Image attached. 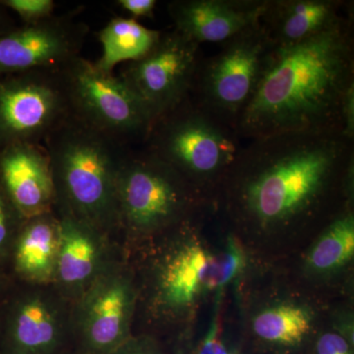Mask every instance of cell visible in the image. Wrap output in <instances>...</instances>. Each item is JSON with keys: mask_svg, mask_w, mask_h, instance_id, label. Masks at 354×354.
<instances>
[{"mask_svg": "<svg viewBox=\"0 0 354 354\" xmlns=\"http://www.w3.org/2000/svg\"><path fill=\"white\" fill-rule=\"evenodd\" d=\"M109 354H169L160 342L146 335H133L120 348Z\"/></svg>", "mask_w": 354, "mask_h": 354, "instance_id": "484cf974", "label": "cell"}, {"mask_svg": "<svg viewBox=\"0 0 354 354\" xmlns=\"http://www.w3.org/2000/svg\"><path fill=\"white\" fill-rule=\"evenodd\" d=\"M69 115L59 69L0 76V149L17 143L44 145Z\"/></svg>", "mask_w": 354, "mask_h": 354, "instance_id": "30bf717a", "label": "cell"}, {"mask_svg": "<svg viewBox=\"0 0 354 354\" xmlns=\"http://www.w3.org/2000/svg\"><path fill=\"white\" fill-rule=\"evenodd\" d=\"M344 0H268L260 24L274 44L298 43L353 18Z\"/></svg>", "mask_w": 354, "mask_h": 354, "instance_id": "e0dca14e", "label": "cell"}, {"mask_svg": "<svg viewBox=\"0 0 354 354\" xmlns=\"http://www.w3.org/2000/svg\"><path fill=\"white\" fill-rule=\"evenodd\" d=\"M59 354H84L81 353V351H79L78 349H76L74 348V346H72V348H67L66 351H62V353Z\"/></svg>", "mask_w": 354, "mask_h": 354, "instance_id": "d6a6232c", "label": "cell"}, {"mask_svg": "<svg viewBox=\"0 0 354 354\" xmlns=\"http://www.w3.org/2000/svg\"><path fill=\"white\" fill-rule=\"evenodd\" d=\"M199 195L155 156L141 147L128 149L116 177V235L122 252L186 223Z\"/></svg>", "mask_w": 354, "mask_h": 354, "instance_id": "5b68a950", "label": "cell"}, {"mask_svg": "<svg viewBox=\"0 0 354 354\" xmlns=\"http://www.w3.org/2000/svg\"><path fill=\"white\" fill-rule=\"evenodd\" d=\"M342 134L354 141V86L348 88L342 104Z\"/></svg>", "mask_w": 354, "mask_h": 354, "instance_id": "f1b7e54d", "label": "cell"}, {"mask_svg": "<svg viewBox=\"0 0 354 354\" xmlns=\"http://www.w3.org/2000/svg\"><path fill=\"white\" fill-rule=\"evenodd\" d=\"M196 354H234L221 339L218 323L214 321L204 339H202Z\"/></svg>", "mask_w": 354, "mask_h": 354, "instance_id": "4316f807", "label": "cell"}, {"mask_svg": "<svg viewBox=\"0 0 354 354\" xmlns=\"http://www.w3.org/2000/svg\"><path fill=\"white\" fill-rule=\"evenodd\" d=\"M200 48L172 28L160 32L141 57L123 65L118 76L141 102L152 125L190 95L202 59Z\"/></svg>", "mask_w": 354, "mask_h": 354, "instance_id": "9c48e42d", "label": "cell"}, {"mask_svg": "<svg viewBox=\"0 0 354 354\" xmlns=\"http://www.w3.org/2000/svg\"><path fill=\"white\" fill-rule=\"evenodd\" d=\"M241 140L234 125L189 95L153 123L140 147L201 193L223 183L242 148Z\"/></svg>", "mask_w": 354, "mask_h": 354, "instance_id": "277c9868", "label": "cell"}, {"mask_svg": "<svg viewBox=\"0 0 354 354\" xmlns=\"http://www.w3.org/2000/svg\"><path fill=\"white\" fill-rule=\"evenodd\" d=\"M2 307L1 354H59L73 346L71 302L55 286L14 283Z\"/></svg>", "mask_w": 354, "mask_h": 354, "instance_id": "8fae6325", "label": "cell"}, {"mask_svg": "<svg viewBox=\"0 0 354 354\" xmlns=\"http://www.w3.org/2000/svg\"><path fill=\"white\" fill-rule=\"evenodd\" d=\"M59 72L70 115L122 145L142 146L152 120L120 77L100 69L82 55Z\"/></svg>", "mask_w": 354, "mask_h": 354, "instance_id": "8992f818", "label": "cell"}, {"mask_svg": "<svg viewBox=\"0 0 354 354\" xmlns=\"http://www.w3.org/2000/svg\"><path fill=\"white\" fill-rule=\"evenodd\" d=\"M151 261L147 305L158 320L184 318L206 293L216 291L215 255L189 237H176Z\"/></svg>", "mask_w": 354, "mask_h": 354, "instance_id": "7c38bea8", "label": "cell"}, {"mask_svg": "<svg viewBox=\"0 0 354 354\" xmlns=\"http://www.w3.org/2000/svg\"><path fill=\"white\" fill-rule=\"evenodd\" d=\"M14 283L13 279L11 278L10 274L3 268H0V299H2L10 288H12Z\"/></svg>", "mask_w": 354, "mask_h": 354, "instance_id": "f546056e", "label": "cell"}, {"mask_svg": "<svg viewBox=\"0 0 354 354\" xmlns=\"http://www.w3.org/2000/svg\"><path fill=\"white\" fill-rule=\"evenodd\" d=\"M7 11L8 10H7L6 7L0 4V36L6 34L7 32L11 31V30L16 27L13 21L11 20V18L7 14Z\"/></svg>", "mask_w": 354, "mask_h": 354, "instance_id": "4dcf8cb0", "label": "cell"}, {"mask_svg": "<svg viewBox=\"0 0 354 354\" xmlns=\"http://www.w3.org/2000/svg\"><path fill=\"white\" fill-rule=\"evenodd\" d=\"M88 31L73 12L16 26L0 36V76L62 68L80 57Z\"/></svg>", "mask_w": 354, "mask_h": 354, "instance_id": "4fadbf2b", "label": "cell"}, {"mask_svg": "<svg viewBox=\"0 0 354 354\" xmlns=\"http://www.w3.org/2000/svg\"><path fill=\"white\" fill-rule=\"evenodd\" d=\"M353 86V17L298 43L272 44L237 132L253 140L342 131V104Z\"/></svg>", "mask_w": 354, "mask_h": 354, "instance_id": "7a4b0ae2", "label": "cell"}, {"mask_svg": "<svg viewBox=\"0 0 354 354\" xmlns=\"http://www.w3.org/2000/svg\"><path fill=\"white\" fill-rule=\"evenodd\" d=\"M245 255L234 237H228L221 252L215 255L216 291L225 290L245 267Z\"/></svg>", "mask_w": 354, "mask_h": 354, "instance_id": "603a6c76", "label": "cell"}, {"mask_svg": "<svg viewBox=\"0 0 354 354\" xmlns=\"http://www.w3.org/2000/svg\"><path fill=\"white\" fill-rule=\"evenodd\" d=\"M160 32L148 29L132 18H113L99 34L101 58L95 62L100 69L113 72L120 64L141 57L156 43Z\"/></svg>", "mask_w": 354, "mask_h": 354, "instance_id": "d6986e66", "label": "cell"}, {"mask_svg": "<svg viewBox=\"0 0 354 354\" xmlns=\"http://www.w3.org/2000/svg\"><path fill=\"white\" fill-rule=\"evenodd\" d=\"M221 44L220 53L200 62L190 95L236 128L272 43L259 23Z\"/></svg>", "mask_w": 354, "mask_h": 354, "instance_id": "ba28073f", "label": "cell"}, {"mask_svg": "<svg viewBox=\"0 0 354 354\" xmlns=\"http://www.w3.org/2000/svg\"><path fill=\"white\" fill-rule=\"evenodd\" d=\"M44 147L55 183V211L70 214L115 239L116 177L131 147L72 115L46 137Z\"/></svg>", "mask_w": 354, "mask_h": 354, "instance_id": "3957f363", "label": "cell"}, {"mask_svg": "<svg viewBox=\"0 0 354 354\" xmlns=\"http://www.w3.org/2000/svg\"><path fill=\"white\" fill-rule=\"evenodd\" d=\"M308 310L299 305H272L256 314L252 320L254 335L263 344L278 349L297 348L312 330Z\"/></svg>", "mask_w": 354, "mask_h": 354, "instance_id": "ffe728a7", "label": "cell"}, {"mask_svg": "<svg viewBox=\"0 0 354 354\" xmlns=\"http://www.w3.org/2000/svg\"><path fill=\"white\" fill-rule=\"evenodd\" d=\"M55 212L59 247L53 286L72 304L123 252L111 235L65 212Z\"/></svg>", "mask_w": 354, "mask_h": 354, "instance_id": "5bb4252c", "label": "cell"}, {"mask_svg": "<svg viewBox=\"0 0 354 354\" xmlns=\"http://www.w3.org/2000/svg\"><path fill=\"white\" fill-rule=\"evenodd\" d=\"M0 4L17 14L23 24L39 22L55 15L53 0H0Z\"/></svg>", "mask_w": 354, "mask_h": 354, "instance_id": "cb8c5ba5", "label": "cell"}, {"mask_svg": "<svg viewBox=\"0 0 354 354\" xmlns=\"http://www.w3.org/2000/svg\"><path fill=\"white\" fill-rule=\"evenodd\" d=\"M116 3L135 20L137 18H153L157 6L156 0H118Z\"/></svg>", "mask_w": 354, "mask_h": 354, "instance_id": "83f0119b", "label": "cell"}, {"mask_svg": "<svg viewBox=\"0 0 354 354\" xmlns=\"http://www.w3.org/2000/svg\"><path fill=\"white\" fill-rule=\"evenodd\" d=\"M3 298H2V299H0V354H1L2 330H3V307H2V302H3Z\"/></svg>", "mask_w": 354, "mask_h": 354, "instance_id": "1f68e13d", "label": "cell"}, {"mask_svg": "<svg viewBox=\"0 0 354 354\" xmlns=\"http://www.w3.org/2000/svg\"><path fill=\"white\" fill-rule=\"evenodd\" d=\"M354 141L342 131L298 132L249 140L223 179L239 220L263 230L318 215L353 177Z\"/></svg>", "mask_w": 354, "mask_h": 354, "instance_id": "6da1fadb", "label": "cell"}, {"mask_svg": "<svg viewBox=\"0 0 354 354\" xmlns=\"http://www.w3.org/2000/svg\"><path fill=\"white\" fill-rule=\"evenodd\" d=\"M314 354H353V342L342 333H323L314 344Z\"/></svg>", "mask_w": 354, "mask_h": 354, "instance_id": "d4e9b609", "label": "cell"}, {"mask_svg": "<svg viewBox=\"0 0 354 354\" xmlns=\"http://www.w3.org/2000/svg\"><path fill=\"white\" fill-rule=\"evenodd\" d=\"M25 220L0 183V268L7 270L14 242Z\"/></svg>", "mask_w": 354, "mask_h": 354, "instance_id": "7402d4cb", "label": "cell"}, {"mask_svg": "<svg viewBox=\"0 0 354 354\" xmlns=\"http://www.w3.org/2000/svg\"><path fill=\"white\" fill-rule=\"evenodd\" d=\"M354 216L351 208L335 216L310 249L305 267L324 276L342 269L353 259Z\"/></svg>", "mask_w": 354, "mask_h": 354, "instance_id": "44dd1931", "label": "cell"}, {"mask_svg": "<svg viewBox=\"0 0 354 354\" xmlns=\"http://www.w3.org/2000/svg\"><path fill=\"white\" fill-rule=\"evenodd\" d=\"M59 247L55 212L26 218L14 242L8 270L15 283L53 286Z\"/></svg>", "mask_w": 354, "mask_h": 354, "instance_id": "ac0fdd59", "label": "cell"}, {"mask_svg": "<svg viewBox=\"0 0 354 354\" xmlns=\"http://www.w3.org/2000/svg\"><path fill=\"white\" fill-rule=\"evenodd\" d=\"M139 302L136 274L124 254L71 304L73 346L84 354H109L132 337Z\"/></svg>", "mask_w": 354, "mask_h": 354, "instance_id": "52a82bcc", "label": "cell"}, {"mask_svg": "<svg viewBox=\"0 0 354 354\" xmlns=\"http://www.w3.org/2000/svg\"><path fill=\"white\" fill-rule=\"evenodd\" d=\"M0 183L25 218L55 211V183L44 145L17 143L0 149Z\"/></svg>", "mask_w": 354, "mask_h": 354, "instance_id": "2e32d148", "label": "cell"}, {"mask_svg": "<svg viewBox=\"0 0 354 354\" xmlns=\"http://www.w3.org/2000/svg\"><path fill=\"white\" fill-rule=\"evenodd\" d=\"M268 0H174V29L200 44H223L260 23Z\"/></svg>", "mask_w": 354, "mask_h": 354, "instance_id": "9a60e30c", "label": "cell"}]
</instances>
